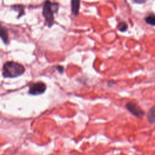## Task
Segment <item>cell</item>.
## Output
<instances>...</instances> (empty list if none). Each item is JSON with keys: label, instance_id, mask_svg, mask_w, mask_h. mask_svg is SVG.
<instances>
[{"label": "cell", "instance_id": "obj_1", "mask_svg": "<svg viewBox=\"0 0 155 155\" xmlns=\"http://www.w3.org/2000/svg\"><path fill=\"white\" fill-rule=\"evenodd\" d=\"M25 68L19 63L9 61L5 63L2 68V75L4 78H16L22 75Z\"/></svg>", "mask_w": 155, "mask_h": 155}, {"label": "cell", "instance_id": "obj_2", "mask_svg": "<svg viewBox=\"0 0 155 155\" xmlns=\"http://www.w3.org/2000/svg\"><path fill=\"white\" fill-rule=\"evenodd\" d=\"M54 13L52 3L49 0L45 1L42 8V15L45 18V23L48 27H51L54 23Z\"/></svg>", "mask_w": 155, "mask_h": 155}, {"label": "cell", "instance_id": "obj_3", "mask_svg": "<svg viewBox=\"0 0 155 155\" xmlns=\"http://www.w3.org/2000/svg\"><path fill=\"white\" fill-rule=\"evenodd\" d=\"M46 90V85L44 83L39 82L33 84L30 87L29 93L32 95H38L44 93Z\"/></svg>", "mask_w": 155, "mask_h": 155}, {"label": "cell", "instance_id": "obj_4", "mask_svg": "<svg viewBox=\"0 0 155 155\" xmlns=\"http://www.w3.org/2000/svg\"><path fill=\"white\" fill-rule=\"evenodd\" d=\"M126 108L134 116L138 118L142 117L143 114L144 112L136 104L133 102H128L126 105Z\"/></svg>", "mask_w": 155, "mask_h": 155}, {"label": "cell", "instance_id": "obj_5", "mask_svg": "<svg viewBox=\"0 0 155 155\" xmlns=\"http://www.w3.org/2000/svg\"><path fill=\"white\" fill-rule=\"evenodd\" d=\"M0 37L4 42L6 44L8 43V35L7 30L0 23Z\"/></svg>", "mask_w": 155, "mask_h": 155}, {"label": "cell", "instance_id": "obj_6", "mask_svg": "<svg viewBox=\"0 0 155 155\" xmlns=\"http://www.w3.org/2000/svg\"><path fill=\"white\" fill-rule=\"evenodd\" d=\"M81 0H71V11L74 16H77L79 13Z\"/></svg>", "mask_w": 155, "mask_h": 155}, {"label": "cell", "instance_id": "obj_7", "mask_svg": "<svg viewBox=\"0 0 155 155\" xmlns=\"http://www.w3.org/2000/svg\"><path fill=\"white\" fill-rule=\"evenodd\" d=\"M147 120L151 124H155V106L152 107L148 111Z\"/></svg>", "mask_w": 155, "mask_h": 155}, {"label": "cell", "instance_id": "obj_8", "mask_svg": "<svg viewBox=\"0 0 155 155\" xmlns=\"http://www.w3.org/2000/svg\"><path fill=\"white\" fill-rule=\"evenodd\" d=\"M146 22L151 25H155V15L153 13L150 14L145 19Z\"/></svg>", "mask_w": 155, "mask_h": 155}, {"label": "cell", "instance_id": "obj_9", "mask_svg": "<svg viewBox=\"0 0 155 155\" xmlns=\"http://www.w3.org/2000/svg\"><path fill=\"white\" fill-rule=\"evenodd\" d=\"M12 8H13L15 10L18 12L19 13V15H18V18L21 17L22 15H23L24 14V7L21 5H15L12 6Z\"/></svg>", "mask_w": 155, "mask_h": 155}, {"label": "cell", "instance_id": "obj_10", "mask_svg": "<svg viewBox=\"0 0 155 155\" xmlns=\"http://www.w3.org/2000/svg\"><path fill=\"white\" fill-rule=\"evenodd\" d=\"M117 28L120 31H125L128 28V25L125 22H120L118 24Z\"/></svg>", "mask_w": 155, "mask_h": 155}, {"label": "cell", "instance_id": "obj_11", "mask_svg": "<svg viewBox=\"0 0 155 155\" xmlns=\"http://www.w3.org/2000/svg\"><path fill=\"white\" fill-rule=\"evenodd\" d=\"M57 69H58V70L59 71V73H62L63 71H64V68H63L62 66H60V65L58 66Z\"/></svg>", "mask_w": 155, "mask_h": 155}, {"label": "cell", "instance_id": "obj_12", "mask_svg": "<svg viewBox=\"0 0 155 155\" xmlns=\"http://www.w3.org/2000/svg\"><path fill=\"white\" fill-rule=\"evenodd\" d=\"M136 3H139V4H141V3H144L145 2L147 1V0H133Z\"/></svg>", "mask_w": 155, "mask_h": 155}]
</instances>
